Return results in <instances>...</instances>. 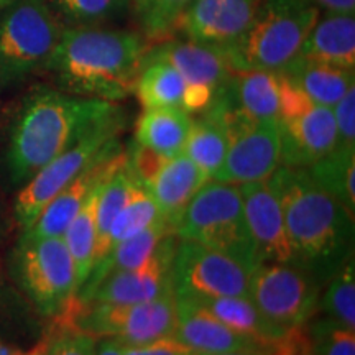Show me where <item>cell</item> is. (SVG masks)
<instances>
[{
  "mask_svg": "<svg viewBox=\"0 0 355 355\" xmlns=\"http://www.w3.org/2000/svg\"><path fill=\"white\" fill-rule=\"evenodd\" d=\"M150 48L152 43L140 32L64 28L44 73L66 94L117 102L135 92Z\"/></svg>",
  "mask_w": 355,
  "mask_h": 355,
  "instance_id": "1",
  "label": "cell"
},
{
  "mask_svg": "<svg viewBox=\"0 0 355 355\" xmlns=\"http://www.w3.org/2000/svg\"><path fill=\"white\" fill-rule=\"evenodd\" d=\"M121 112L114 102L35 87L21 102L8 137L6 163L12 183L25 184L40 168Z\"/></svg>",
  "mask_w": 355,
  "mask_h": 355,
  "instance_id": "2",
  "label": "cell"
},
{
  "mask_svg": "<svg viewBox=\"0 0 355 355\" xmlns=\"http://www.w3.org/2000/svg\"><path fill=\"white\" fill-rule=\"evenodd\" d=\"M266 183L282 206L295 263L334 272L352 245L354 214L314 183L308 168L278 166Z\"/></svg>",
  "mask_w": 355,
  "mask_h": 355,
  "instance_id": "3",
  "label": "cell"
},
{
  "mask_svg": "<svg viewBox=\"0 0 355 355\" xmlns=\"http://www.w3.org/2000/svg\"><path fill=\"white\" fill-rule=\"evenodd\" d=\"M321 15L314 0H263L242 37L224 48L234 71H283Z\"/></svg>",
  "mask_w": 355,
  "mask_h": 355,
  "instance_id": "4",
  "label": "cell"
},
{
  "mask_svg": "<svg viewBox=\"0 0 355 355\" xmlns=\"http://www.w3.org/2000/svg\"><path fill=\"white\" fill-rule=\"evenodd\" d=\"M175 232L180 241L198 242L230 257L250 273L259 265L241 188L235 184L207 181L191 199Z\"/></svg>",
  "mask_w": 355,
  "mask_h": 355,
  "instance_id": "5",
  "label": "cell"
},
{
  "mask_svg": "<svg viewBox=\"0 0 355 355\" xmlns=\"http://www.w3.org/2000/svg\"><path fill=\"white\" fill-rule=\"evenodd\" d=\"M63 26L44 0H17L0 10V86L44 71Z\"/></svg>",
  "mask_w": 355,
  "mask_h": 355,
  "instance_id": "6",
  "label": "cell"
},
{
  "mask_svg": "<svg viewBox=\"0 0 355 355\" xmlns=\"http://www.w3.org/2000/svg\"><path fill=\"white\" fill-rule=\"evenodd\" d=\"M212 112L219 115L227 133V153L212 178L220 183L241 186L266 180L282 163V144L277 121H257L235 107L227 92H220Z\"/></svg>",
  "mask_w": 355,
  "mask_h": 355,
  "instance_id": "7",
  "label": "cell"
},
{
  "mask_svg": "<svg viewBox=\"0 0 355 355\" xmlns=\"http://www.w3.org/2000/svg\"><path fill=\"white\" fill-rule=\"evenodd\" d=\"M123 125H125V117L121 112L84 135L78 144L53 158L26 181L17 194L15 207H13L15 219L24 230L33 224L43 207L61 189L66 188L91 163H94L112 145V141L119 139Z\"/></svg>",
  "mask_w": 355,
  "mask_h": 355,
  "instance_id": "8",
  "label": "cell"
},
{
  "mask_svg": "<svg viewBox=\"0 0 355 355\" xmlns=\"http://www.w3.org/2000/svg\"><path fill=\"white\" fill-rule=\"evenodd\" d=\"M248 298L282 331L306 324L319 308V283L298 263H259L248 278Z\"/></svg>",
  "mask_w": 355,
  "mask_h": 355,
  "instance_id": "9",
  "label": "cell"
},
{
  "mask_svg": "<svg viewBox=\"0 0 355 355\" xmlns=\"http://www.w3.org/2000/svg\"><path fill=\"white\" fill-rule=\"evenodd\" d=\"M20 285L44 316L53 318L76 295V272L61 237L20 239L15 250Z\"/></svg>",
  "mask_w": 355,
  "mask_h": 355,
  "instance_id": "10",
  "label": "cell"
},
{
  "mask_svg": "<svg viewBox=\"0 0 355 355\" xmlns=\"http://www.w3.org/2000/svg\"><path fill=\"white\" fill-rule=\"evenodd\" d=\"M176 296L133 304L84 303L76 318V329L96 337H114L123 344L141 345L173 337L176 329Z\"/></svg>",
  "mask_w": 355,
  "mask_h": 355,
  "instance_id": "11",
  "label": "cell"
},
{
  "mask_svg": "<svg viewBox=\"0 0 355 355\" xmlns=\"http://www.w3.org/2000/svg\"><path fill=\"white\" fill-rule=\"evenodd\" d=\"M250 272L230 257L201 245L180 241L171 261V285L176 298L248 296Z\"/></svg>",
  "mask_w": 355,
  "mask_h": 355,
  "instance_id": "12",
  "label": "cell"
},
{
  "mask_svg": "<svg viewBox=\"0 0 355 355\" xmlns=\"http://www.w3.org/2000/svg\"><path fill=\"white\" fill-rule=\"evenodd\" d=\"M127 165V152L122 148L121 140H114L112 145L91 163L86 170L79 173L71 183L51 199L28 229H25L21 239H46L63 237L71 220L78 214L91 191L97 184L107 183L119 170Z\"/></svg>",
  "mask_w": 355,
  "mask_h": 355,
  "instance_id": "13",
  "label": "cell"
},
{
  "mask_svg": "<svg viewBox=\"0 0 355 355\" xmlns=\"http://www.w3.org/2000/svg\"><path fill=\"white\" fill-rule=\"evenodd\" d=\"M180 239L173 232L159 243L155 254L127 272L109 275L81 301L104 304H133L175 295L171 285V261Z\"/></svg>",
  "mask_w": 355,
  "mask_h": 355,
  "instance_id": "14",
  "label": "cell"
},
{
  "mask_svg": "<svg viewBox=\"0 0 355 355\" xmlns=\"http://www.w3.org/2000/svg\"><path fill=\"white\" fill-rule=\"evenodd\" d=\"M282 163L291 168H309L336 146L337 128L332 107L313 104L300 112L278 117Z\"/></svg>",
  "mask_w": 355,
  "mask_h": 355,
  "instance_id": "15",
  "label": "cell"
},
{
  "mask_svg": "<svg viewBox=\"0 0 355 355\" xmlns=\"http://www.w3.org/2000/svg\"><path fill=\"white\" fill-rule=\"evenodd\" d=\"M239 188L259 263H293L295 255L286 234L282 206L266 180L241 184Z\"/></svg>",
  "mask_w": 355,
  "mask_h": 355,
  "instance_id": "16",
  "label": "cell"
},
{
  "mask_svg": "<svg viewBox=\"0 0 355 355\" xmlns=\"http://www.w3.org/2000/svg\"><path fill=\"white\" fill-rule=\"evenodd\" d=\"M263 0H193L180 21L186 38L224 50L242 37Z\"/></svg>",
  "mask_w": 355,
  "mask_h": 355,
  "instance_id": "17",
  "label": "cell"
},
{
  "mask_svg": "<svg viewBox=\"0 0 355 355\" xmlns=\"http://www.w3.org/2000/svg\"><path fill=\"white\" fill-rule=\"evenodd\" d=\"M165 61L183 78L184 86H204L220 92L227 86L232 69L220 48L209 46L194 40L175 37L153 44L145 60Z\"/></svg>",
  "mask_w": 355,
  "mask_h": 355,
  "instance_id": "18",
  "label": "cell"
},
{
  "mask_svg": "<svg viewBox=\"0 0 355 355\" xmlns=\"http://www.w3.org/2000/svg\"><path fill=\"white\" fill-rule=\"evenodd\" d=\"M176 329L173 337L196 355H216L257 345L250 337L230 329L209 311L188 298H176Z\"/></svg>",
  "mask_w": 355,
  "mask_h": 355,
  "instance_id": "19",
  "label": "cell"
},
{
  "mask_svg": "<svg viewBox=\"0 0 355 355\" xmlns=\"http://www.w3.org/2000/svg\"><path fill=\"white\" fill-rule=\"evenodd\" d=\"M207 181L209 178L186 155L180 153L168 158L145 188L152 194L159 216L165 217L176 229L191 199Z\"/></svg>",
  "mask_w": 355,
  "mask_h": 355,
  "instance_id": "20",
  "label": "cell"
},
{
  "mask_svg": "<svg viewBox=\"0 0 355 355\" xmlns=\"http://www.w3.org/2000/svg\"><path fill=\"white\" fill-rule=\"evenodd\" d=\"M344 69H355V15L354 12H326L316 20L306 37L300 55Z\"/></svg>",
  "mask_w": 355,
  "mask_h": 355,
  "instance_id": "21",
  "label": "cell"
},
{
  "mask_svg": "<svg viewBox=\"0 0 355 355\" xmlns=\"http://www.w3.org/2000/svg\"><path fill=\"white\" fill-rule=\"evenodd\" d=\"M173 232H175V227L165 217H159L150 227H146L141 232L133 235V237L115 245L99 263L94 265L91 275H89L84 285L76 293L78 298H87L94 291V288L99 285L102 279L107 278L109 275L127 272V270H133L137 266L144 265L155 254L159 243Z\"/></svg>",
  "mask_w": 355,
  "mask_h": 355,
  "instance_id": "22",
  "label": "cell"
},
{
  "mask_svg": "<svg viewBox=\"0 0 355 355\" xmlns=\"http://www.w3.org/2000/svg\"><path fill=\"white\" fill-rule=\"evenodd\" d=\"M235 107L257 121H277L279 112L278 71H234L227 86Z\"/></svg>",
  "mask_w": 355,
  "mask_h": 355,
  "instance_id": "23",
  "label": "cell"
},
{
  "mask_svg": "<svg viewBox=\"0 0 355 355\" xmlns=\"http://www.w3.org/2000/svg\"><path fill=\"white\" fill-rule=\"evenodd\" d=\"M282 73L290 78L314 104L326 107H334L347 94L349 89L354 87V71L301 56H296Z\"/></svg>",
  "mask_w": 355,
  "mask_h": 355,
  "instance_id": "24",
  "label": "cell"
},
{
  "mask_svg": "<svg viewBox=\"0 0 355 355\" xmlns=\"http://www.w3.org/2000/svg\"><path fill=\"white\" fill-rule=\"evenodd\" d=\"M191 122L193 119L183 109H144L137 122L135 141L165 157H175L183 153Z\"/></svg>",
  "mask_w": 355,
  "mask_h": 355,
  "instance_id": "25",
  "label": "cell"
},
{
  "mask_svg": "<svg viewBox=\"0 0 355 355\" xmlns=\"http://www.w3.org/2000/svg\"><path fill=\"white\" fill-rule=\"evenodd\" d=\"M189 300V298H188ZM194 303L219 319L230 329L250 337L255 343L266 344L283 334L279 327L266 321L248 296H222V298H198Z\"/></svg>",
  "mask_w": 355,
  "mask_h": 355,
  "instance_id": "26",
  "label": "cell"
},
{
  "mask_svg": "<svg viewBox=\"0 0 355 355\" xmlns=\"http://www.w3.org/2000/svg\"><path fill=\"white\" fill-rule=\"evenodd\" d=\"M227 146V133H225L219 115L212 110H206L201 117L191 122L188 139L183 146V155L212 180L224 163Z\"/></svg>",
  "mask_w": 355,
  "mask_h": 355,
  "instance_id": "27",
  "label": "cell"
},
{
  "mask_svg": "<svg viewBox=\"0 0 355 355\" xmlns=\"http://www.w3.org/2000/svg\"><path fill=\"white\" fill-rule=\"evenodd\" d=\"M105 183L97 184L91 191L86 202L71 220L68 229L64 230L63 241L73 259L74 272H76V288L84 285L92 268H94V250H96V209L99 202V194ZM76 291V293H78Z\"/></svg>",
  "mask_w": 355,
  "mask_h": 355,
  "instance_id": "28",
  "label": "cell"
},
{
  "mask_svg": "<svg viewBox=\"0 0 355 355\" xmlns=\"http://www.w3.org/2000/svg\"><path fill=\"white\" fill-rule=\"evenodd\" d=\"M184 81L175 68L165 61H144L135 92L144 109L178 107L181 109Z\"/></svg>",
  "mask_w": 355,
  "mask_h": 355,
  "instance_id": "29",
  "label": "cell"
},
{
  "mask_svg": "<svg viewBox=\"0 0 355 355\" xmlns=\"http://www.w3.org/2000/svg\"><path fill=\"white\" fill-rule=\"evenodd\" d=\"M319 188L337 199L350 214L355 212V150H332L308 168Z\"/></svg>",
  "mask_w": 355,
  "mask_h": 355,
  "instance_id": "30",
  "label": "cell"
},
{
  "mask_svg": "<svg viewBox=\"0 0 355 355\" xmlns=\"http://www.w3.org/2000/svg\"><path fill=\"white\" fill-rule=\"evenodd\" d=\"M63 28H92L122 19L132 0H44Z\"/></svg>",
  "mask_w": 355,
  "mask_h": 355,
  "instance_id": "31",
  "label": "cell"
},
{
  "mask_svg": "<svg viewBox=\"0 0 355 355\" xmlns=\"http://www.w3.org/2000/svg\"><path fill=\"white\" fill-rule=\"evenodd\" d=\"M193 0H132L130 12L146 42L158 44L175 37Z\"/></svg>",
  "mask_w": 355,
  "mask_h": 355,
  "instance_id": "32",
  "label": "cell"
},
{
  "mask_svg": "<svg viewBox=\"0 0 355 355\" xmlns=\"http://www.w3.org/2000/svg\"><path fill=\"white\" fill-rule=\"evenodd\" d=\"M159 217L162 216H159L158 207L155 204L150 191L133 176L127 201L123 204L121 212L115 216L112 227H110L109 252L121 242L127 241V239L133 237L135 234L150 227Z\"/></svg>",
  "mask_w": 355,
  "mask_h": 355,
  "instance_id": "33",
  "label": "cell"
},
{
  "mask_svg": "<svg viewBox=\"0 0 355 355\" xmlns=\"http://www.w3.org/2000/svg\"><path fill=\"white\" fill-rule=\"evenodd\" d=\"M332 273L334 275L319 306L332 321L355 331V266L352 248L337 263Z\"/></svg>",
  "mask_w": 355,
  "mask_h": 355,
  "instance_id": "34",
  "label": "cell"
},
{
  "mask_svg": "<svg viewBox=\"0 0 355 355\" xmlns=\"http://www.w3.org/2000/svg\"><path fill=\"white\" fill-rule=\"evenodd\" d=\"M132 171L128 165L122 170H119L110 178L107 183L104 184L101 194L99 202L96 209V250H94V265L107 255L109 252V232L112 227V222L115 216L121 212L128 198L132 183Z\"/></svg>",
  "mask_w": 355,
  "mask_h": 355,
  "instance_id": "35",
  "label": "cell"
},
{
  "mask_svg": "<svg viewBox=\"0 0 355 355\" xmlns=\"http://www.w3.org/2000/svg\"><path fill=\"white\" fill-rule=\"evenodd\" d=\"M313 355H355V331L326 318L309 327Z\"/></svg>",
  "mask_w": 355,
  "mask_h": 355,
  "instance_id": "36",
  "label": "cell"
},
{
  "mask_svg": "<svg viewBox=\"0 0 355 355\" xmlns=\"http://www.w3.org/2000/svg\"><path fill=\"white\" fill-rule=\"evenodd\" d=\"M50 347L46 355H96V337L78 329L50 331Z\"/></svg>",
  "mask_w": 355,
  "mask_h": 355,
  "instance_id": "37",
  "label": "cell"
},
{
  "mask_svg": "<svg viewBox=\"0 0 355 355\" xmlns=\"http://www.w3.org/2000/svg\"><path fill=\"white\" fill-rule=\"evenodd\" d=\"M337 139L334 150H355V86L332 107Z\"/></svg>",
  "mask_w": 355,
  "mask_h": 355,
  "instance_id": "38",
  "label": "cell"
},
{
  "mask_svg": "<svg viewBox=\"0 0 355 355\" xmlns=\"http://www.w3.org/2000/svg\"><path fill=\"white\" fill-rule=\"evenodd\" d=\"M122 344V355H196L175 337H163L153 343L130 345Z\"/></svg>",
  "mask_w": 355,
  "mask_h": 355,
  "instance_id": "39",
  "label": "cell"
},
{
  "mask_svg": "<svg viewBox=\"0 0 355 355\" xmlns=\"http://www.w3.org/2000/svg\"><path fill=\"white\" fill-rule=\"evenodd\" d=\"M326 12H355V0H314Z\"/></svg>",
  "mask_w": 355,
  "mask_h": 355,
  "instance_id": "40",
  "label": "cell"
},
{
  "mask_svg": "<svg viewBox=\"0 0 355 355\" xmlns=\"http://www.w3.org/2000/svg\"><path fill=\"white\" fill-rule=\"evenodd\" d=\"M96 355H122L121 340L114 337H102L99 343H96Z\"/></svg>",
  "mask_w": 355,
  "mask_h": 355,
  "instance_id": "41",
  "label": "cell"
},
{
  "mask_svg": "<svg viewBox=\"0 0 355 355\" xmlns=\"http://www.w3.org/2000/svg\"><path fill=\"white\" fill-rule=\"evenodd\" d=\"M216 355H273V350H272V347H270V343H266V344L252 345V347L232 350V352L216 354Z\"/></svg>",
  "mask_w": 355,
  "mask_h": 355,
  "instance_id": "42",
  "label": "cell"
},
{
  "mask_svg": "<svg viewBox=\"0 0 355 355\" xmlns=\"http://www.w3.org/2000/svg\"><path fill=\"white\" fill-rule=\"evenodd\" d=\"M13 2H17V0H0V10H2V8L8 7V6H10V3H13Z\"/></svg>",
  "mask_w": 355,
  "mask_h": 355,
  "instance_id": "43",
  "label": "cell"
}]
</instances>
